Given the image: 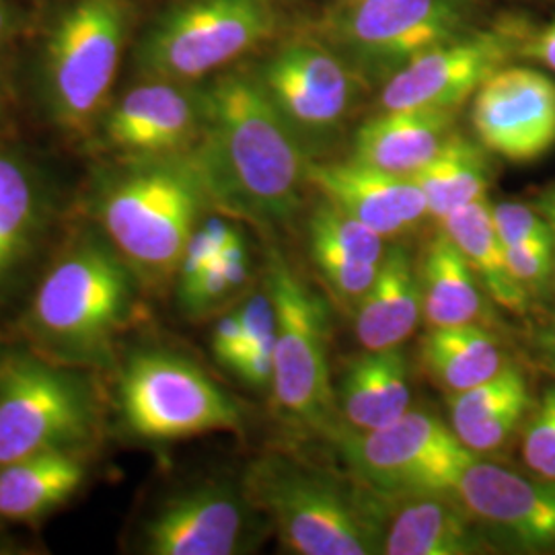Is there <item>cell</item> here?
<instances>
[{
    "mask_svg": "<svg viewBox=\"0 0 555 555\" xmlns=\"http://www.w3.org/2000/svg\"><path fill=\"white\" fill-rule=\"evenodd\" d=\"M188 157L212 208L229 219L272 231L302 208L311 157L258 73H227L204 89V128Z\"/></svg>",
    "mask_w": 555,
    "mask_h": 555,
    "instance_id": "cell-1",
    "label": "cell"
},
{
    "mask_svg": "<svg viewBox=\"0 0 555 555\" xmlns=\"http://www.w3.org/2000/svg\"><path fill=\"white\" fill-rule=\"evenodd\" d=\"M146 288L98 227L62 243L20 315L27 348L85 371L118 360L119 339L146 319Z\"/></svg>",
    "mask_w": 555,
    "mask_h": 555,
    "instance_id": "cell-2",
    "label": "cell"
},
{
    "mask_svg": "<svg viewBox=\"0 0 555 555\" xmlns=\"http://www.w3.org/2000/svg\"><path fill=\"white\" fill-rule=\"evenodd\" d=\"M241 479L288 554H383V494L352 474L270 451Z\"/></svg>",
    "mask_w": 555,
    "mask_h": 555,
    "instance_id": "cell-3",
    "label": "cell"
},
{
    "mask_svg": "<svg viewBox=\"0 0 555 555\" xmlns=\"http://www.w3.org/2000/svg\"><path fill=\"white\" fill-rule=\"evenodd\" d=\"M210 208L188 155L130 160L103 179L91 199L95 227L137 272L149 295L176 284L188 241Z\"/></svg>",
    "mask_w": 555,
    "mask_h": 555,
    "instance_id": "cell-4",
    "label": "cell"
},
{
    "mask_svg": "<svg viewBox=\"0 0 555 555\" xmlns=\"http://www.w3.org/2000/svg\"><path fill=\"white\" fill-rule=\"evenodd\" d=\"M103 399L85 369L31 348L0 357V465L62 449H98Z\"/></svg>",
    "mask_w": 555,
    "mask_h": 555,
    "instance_id": "cell-5",
    "label": "cell"
},
{
    "mask_svg": "<svg viewBox=\"0 0 555 555\" xmlns=\"http://www.w3.org/2000/svg\"><path fill=\"white\" fill-rule=\"evenodd\" d=\"M116 412L140 442L241 433L245 412L194 360L167 348H134L119 360Z\"/></svg>",
    "mask_w": 555,
    "mask_h": 555,
    "instance_id": "cell-6",
    "label": "cell"
},
{
    "mask_svg": "<svg viewBox=\"0 0 555 555\" xmlns=\"http://www.w3.org/2000/svg\"><path fill=\"white\" fill-rule=\"evenodd\" d=\"M263 284L276 311L274 403L298 428L334 435L339 426L330 371L327 302L278 247L268 249Z\"/></svg>",
    "mask_w": 555,
    "mask_h": 555,
    "instance_id": "cell-7",
    "label": "cell"
},
{
    "mask_svg": "<svg viewBox=\"0 0 555 555\" xmlns=\"http://www.w3.org/2000/svg\"><path fill=\"white\" fill-rule=\"evenodd\" d=\"M128 17V0H75L56 21L41 66V95L62 132L85 137L105 116Z\"/></svg>",
    "mask_w": 555,
    "mask_h": 555,
    "instance_id": "cell-8",
    "label": "cell"
},
{
    "mask_svg": "<svg viewBox=\"0 0 555 555\" xmlns=\"http://www.w3.org/2000/svg\"><path fill=\"white\" fill-rule=\"evenodd\" d=\"M274 0H185L169 9L139 46L149 79L194 82L235 62L276 29Z\"/></svg>",
    "mask_w": 555,
    "mask_h": 555,
    "instance_id": "cell-9",
    "label": "cell"
},
{
    "mask_svg": "<svg viewBox=\"0 0 555 555\" xmlns=\"http://www.w3.org/2000/svg\"><path fill=\"white\" fill-rule=\"evenodd\" d=\"M334 438L350 474L380 494L456 492L476 459L451 424L426 408H410L369 433L337 428Z\"/></svg>",
    "mask_w": 555,
    "mask_h": 555,
    "instance_id": "cell-10",
    "label": "cell"
},
{
    "mask_svg": "<svg viewBox=\"0 0 555 555\" xmlns=\"http://www.w3.org/2000/svg\"><path fill=\"white\" fill-rule=\"evenodd\" d=\"M472 0H352L330 25L337 54L366 79L385 80L408 62L474 29Z\"/></svg>",
    "mask_w": 555,
    "mask_h": 555,
    "instance_id": "cell-11",
    "label": "cell"
},
{
    "mask_svg": "<svg viewBox=\"0 0 555 555\" xmlns=\"http://www.w3.org/2000/svg\"><path fill=\"white\" fill-rule=\"evenodd\" d=\"M268 529L241 477H206L167 494L144 516L137 547L146 555L249 554Z\"/></svg>",
    "mask_w": 555,
    "mask_h": 555,
    "instance_id": "cell-12",
    "label": "cell"
},
{
    "mask_svg": "<svg viewBox=\"0 0 555 555\" xmlns=\"http://www.w3.org/2000/svg\"><path fill=\"white\" fill-rule=\"evenodd\" d=\"M258 77L311 159L344 130L360 82L334 48L307 40L282 46Z\"/></svg>",
    "mask_w": 555,
    "mask_h": 555,
    "instance_id": "cell-13",
    "label": "cell"
},
{
    "mask_svg": "<svg viewBox=\"0 0 555 555\" xmlns=\"http://www.w3.org/2000/svg\"><path fill=\"white\" fill-rule=\"evenodd\" d=\"M529 36L531 31L520 23L469 29L408 62L385 80L378 107L459 112L494 73L522 56Z\"/></svg>",
    "mask_w": 555,
    "mask_h": 555,
    "instance_id": "cell-14",
    "label": "cell"
},
{
    "mask_svg": "<svg viewBox=\"0 0 555 555\" xmlns=\"http://www.w3.org/2000/svg\"><path fill=\"white\" fill-rule=\"evenodd\" d=\"M56 224L59 204L48 179L17 151L0 149V319L38 282Z\"/></svg>",
    "mask_w": 555,
    "mask_h": 555,
    "instance_id": "cell-15",
    "label": "cell"
},
{
    "mask_svg": "<svg viewBox=\"0 0 555 555\" xmlns=\"http://www.w3.org/2000/svg\"><path fill=\"white\" fill-rule=\"evenodd\" d=\"M456 494L494 547L529 554L554 550V479L525 476L476 456L459 479Z\"/></svg>",
    "mask_w": 555,
    "mask_h": 555,
    "instance_id": "cell-16",
    "label": "cell"
},
{
    "mask_svg": "<svg viewBox=\"0 0 555 555\" xmlns=\"http://www.w3.org/2000/svg\"><path fill=\"white\" fill-rule=\"evenodd\" d=\"M476 139L500 159L527 165L555 149V80L531 66H504L472 103Z\"/></svg>",
    "mask_w": 555,
    "mask_h": 555,
    "instance_id": "cell-17",
    "label": "cell"
},
{
    "mask_svg": "<svg viewBox=\"0 0 555 555\" xmlns=\"http://www.w3.org/2000/svg\"><path fill=\"white\" fill-rule=\"evenodd\" d=\"M103 139L126 159L183 157L204 128V91L188 82L149 79L130 89L101 119Z\"/></svg>",
    "mask_w": 555,
    "mask_h": 555,
    "instance_id": "cell-18",
    "label": "cell"
},
{
    "mask_svg": "<svg viewBox=\"0 0 555 555\" xmlns=\"http://www.w3.org/2000/svg\"><path fill=\"white\" fill-rule=\"evenodd\" d=\"M309 188L385 241H401L430 219L426 198L410 176H397L360 160L309 163Z\"/></svg>",
    "mask_w": 555,
    "mask_h": 555,
    "instance_id": "cell-19",
    "label": "cell"
},
{
    "mask_svg": "<svg viewBox=\"0 0 555 555\" xmlns=\"http://www.w3.org/2000/svg\"><path fill=\"white\" fill-rule=\"evenodd\" d=\"M494 552L456 492L383 494V555Z\"/></svg>",
    "mask_w": 555,
    "mask_h": 555,
    "instance_id": "cell-20",
    "label": "cell"
},
{
    "mask_svg": "<svg viewBox=\"0 0 555 555\" xmlns=\"http://www.w3.org/2000/svg\"><path fill=\"white\" fill-rule=\"evenodd\" d=\"M449 424L476 456L504 451L533 410L529 378L516 364L459 393H447Z\"/></svg>",
    "mask_w": 555,
    "mask_h": 555,
    "instance_id": "cell-21",
    "label": "cell"
},
{
    "mask_svg": "<svg viewBox=\"0 0 555 555\" xmlns=\"http://www.w3.org/2000/svg\"><path fill=\"white\" fill-rule=\"evenodd\" d=\"M93 449H62L0 465V522L36 525L89 481Z\"/></svg>",
    "mask_w": 555,
    "mask_h": 555,
    "instance_id": "cell-22",
    "label": "cell"
},
{
    "mask_svg": "<svg viewBox=\"0 0 555 555\" xmlns=\"http://www.w3.org/2000/svg\"><path fill=\"white\" fill-rule=\"evenodd\" d=\"M352 318L362 350L405 346L414 336L422 321V284L417 258L403 241H389L375 282Z\"/></svg>",
    "mask_w": 555,
    "mask_h": 555,
    "instance_id": "cell-23",
    "label": "cell"
},
{
    "mask_svg": "<svg viewBox=\"0 0 555 555\" xmlns=\"http://www.w3.org/2000/svg\"><path fill=\"white\" fill-rule=\"evenodd\" d=\"M337 416L344 428L377 430L412 408V362L405 346L364 350L341 373L336 387Z\"/></svg>",
    "mask_w": 555,
    "mask_h": 555,
    "instance_id": "cell-24",
    "label": "cell"
},
{
    "mask_svg": "<svg viewBox=\"0 0 555 555\" xmlns=\"http://www.w3.org/2000/svg\"><path fill=\"white\" fill-rule=\"evenodd\" d=\"M456 130V112L380 109L358 126L352 159L397 176H414Z\"/></svg>",
    "mask_w": 555,
    "mask_h": 555,
    "instance_id": "cell-25",
    "label": "cell"
},
{
    "mask_svg": "<svg viewBox=\"0 0 555 555\" xmlns=\"http://www.w3.org/2000/svg\"><path fill=\"white\" fill-rule=\"evenodd\" d=\"M422 321L426 327L494 325L492 298L486 295L469 261L440 227L417 258Z\"/></svg>",
    "mask_w": 555,
    "mask_h": 555,
    "instance_id": "cell-26",
    "label": "cell"
},
{
    "mask_svg": "<svg viewBox=\"0 0 555 555\" xmlns=\"http://www.w3.org/2000/svg\"><path fill=\"white\" fill-rule=\"evenodd\" d=\"M417 357L424 373L444 393L476 387L511 364L496 332L479 323L428 327Z\"/></svg>",
    "mask_w": 555,
    "mask_h": 555,
    "instance_id": "cell-27",
    "label": "cell"
},
{
    "mask_svg": "<svg viewBox=\"0 0 555 555\" xmlns=\"http://www.w3.org/2000/svg\"><path fill=\"white\" fill-rule=\"evenodd\" d=\"M437 227L453 238L494 305L516 315L529 313L531 297L511 274L504 245L492 220L490 198L477 199L459 208L437 222Z\"/></svg>",
    "mask_w": 555,
    "mask_h": 555,
    "instance_id": "cell-28",
    "label": "cell"
},
{
    "mask_svg": "<svg viewBox=\"0 0 555 555\" xmlns=\"http://www.w3.org/2000/svg\"><path fill=\"white\" fill-rule=\"evenodd\" d=\"M492 157L479 140L455 130L437 155L412 176L426 198L430 219L440 222L459 208L488 198L494 181Z\"/></svg>",
    "mask_w": 555,
    "mask_h": 555,
    "instance_id": "cell-29",
    "label": "cell"
},
{
    "mask_svg": "<svg viewBox=\"0 0 555 555\" xmlns=\"http://www.w3.org/2000/svg\"><path fill=\"white\" fill-rule=\"evenodd\" d=\"M251 256L247 241L235 238L210 268L198 276L176 284L181 313L190 319H204L227 311L243 297L251 282Z\"/></svg>",
    "mask_w": 555,
    "mask_h": 555,
    "instance_id": "cell-30",
    "label": "cell"
},
{
    "mask_svg": "<svg viewBox=\"0 0 555 555\" xmlns=\"http://www.w3.org/2000/svg\"><path fill=\"white\" fill-rule=\"evenodd\" d=\"M307 231V249L315 274L330 298L346 313H354L377 276L378 266L366 263L323 233Z\"/></svg>",
    "mask_w": 555,
    "mask_h": 555,
    "instance_id": "cell-31",
    "label": "cell"
},
{
    "mask_svg": "<svg viewBox=\"0 0 555 555\" xmlns=\"http://www.w3.org/2000/svg\"><path fill=\"white\" fill-rule=\"evenodd\" d=\"M520 453L531 474L555 481V387L543 393L525 422Z\"/></svg>",
    "mask_w": 555,
    "mask_h": 555,
    "instance_id": "cell-32",
    "label": "cell"
},
{
    "mask_svg": "<svg viewBox=\"0 0 555 555\" xmlns=\"http://www.w3.org/2000/svg\"><path fill=\"white\" fill-rule=\"evenodd\" d=\"M511 274L529 297L545 295L555 284L554 241H529L504 247Z\"/></svg>",
    "mask_w": 555,
    "mask_h": 555,
    "instance_id": "cell-33",
    "label": "cell"
},
{
    "mask_svg": "<svg viewBox=\"0 0 555 555\" xmlns=\"http://www.w3.org/2000/svg\"><path fill=\"white\" fill-rule=\"evenodd\" d=\"M492 220L504 247L552 238L550 222L543 219V215L537 210L533 202L522 204V202L504 199V202L492 204Z\"/></svg>",
    "mask_w": 555,
    "mask_h": 555,
    "instance_id": "cell-34",
    "label": "cell"
},
{
    "mask_svg": "<svg viewBox=\"0 0 555 555\" xmlns=\"http://www.w3.org/2000/svg\"><path fill=\"white\" fill-rule=\"evenodd\" d=\"M274 348H276V334L258 339L241 348L237 360L229 371L243 380L251 389H272L274 378Z\"/></svg>",
    "mask_w": 555,
    "mask_h": 555,
    "instance_id": "cell-35",
    "label": "cell"
},
{
    "mask_svg": "<svg viewBox=\"0 0 555 555\" xmlns=\"http://www.w3.org/2000/svg\"><path fill=\"white\" fill-rule=\"evenodd\" d=\"M243 346V330L237 311H229L217 321L212 332V352L222 366L231 369Z\"/></svg>",
    "mask_w": 555,
    "mask_h": 555,
    "instance_id": "cell-36",
    "label": "cell"
},
{
    "mask_svg": "<svg viewBox=\"0 0 555 555\" xmlns=\"http://www.w3.org/2000/svg\"><path fill=\"white\" fill-rule=\"evenodd\" d=\"M522 56L541 62L543 66L552 68L555 73V21L550 23L543 31L531 34L522 48Z\"/></svg>",
    "mask_w": 555,
    "mask_h": 555,
    "instance_id": "cell-37",
    "label": "cell"
},
{
    "mask_svg": "<svg viewBox=\"0 0 555 555\" xmlns=\"http://www.w3.org/2000/svg\"><path fill=\"white\" fill-rule=\"evenodd\" d=\"M533 350L537 362L555 378V315L537 330Z\"/></svg>",
    "mask_w": 555,
    "mask_h": 555,
    "instance_id": "cell-38",
    "label": "cell"
},
{
    "mask_svg": "<svg viewBox=\"0 0 555 555\" xmlns=\"http://www.w3.org/2000/svg\"><path fill=\"white\" fill-rule=\"evenodd\" d=\"M533 204H535L537 210L543 215V219L547 222H555V179L537 194Z\"/></svg>",
    "mask_w": 555,
    "mask_h": 555,
    "instance_id": "cell-39",
    "label": "cell"
},
{
    "mask_svg": "<svg viewBox=\"0 0 555 555\" xmlns=\"http://www.w3.org/2000/svg\"><path fill=\"white\" fill-rule=\"evenodd\" d=\"M7 25H9V13H7L4 4L0 2V38H2L4 31H7Z\"/></svg>",
    "mask_w": 555,
    "mask_h": 555,
    "instance_id": "cell-40",
    "label": "cell"
},
{
    "mask_svg": "<svg viewBox=\"0 0 555 555\" xmlns=\"http://www.w3.org/2000/svg\"><path fill=\"white\" fill-rule=\"evenodd\" d=\"M346 2H352V0H346Z\"/></svg>",
    "mask_w": 555,
    "mask_h": 555,
    "instance_id": "cell-41",
    "label": "cell"
}]
</instances>
